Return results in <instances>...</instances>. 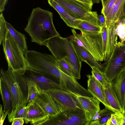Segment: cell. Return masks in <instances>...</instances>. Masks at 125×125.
Returning <instances> with one entry per match:
<instances>
[{
    "label": "cell",
    "mask_w": 125,
    "mask_h": 125,
    "mask_svg": "<svg viewBox=\"0 0 125 125\" xmlns=\"http://www.w3.org/2000/svg\"><path fill=\"white\" fill-rule=\"evenodd\" d=\"M8 30L2 12L0 14V44L2 43Z\"/></svg>",
    "instance_id": "cell-32"
},
{
    "label": "cell",
    "mask_w": 125,
    "mask_h": 125,
    "mask_svg": "<svg viewBox=\"0 0 125 125\" xmlns=\"http://www.w3.org/2000/svg\"><path fill=\"white\" fill-rule=\"evenodd\" d=\"M101 1L102 3V6L103 5L104 3L107 0H100Z\"/></svg>",
    "instance_id": "cell-43"
},
{
    "label": "cell",
    "mask_w": 125,
    "mask_h": 125,
    "mask_svg": "<svg viewBox=\"0 0 125 125\" xmlns=\"http://www.w3.org/2000/svg\"><path fill=\"white\" fill-rule=\"evenodd\" d=\"M24 119L22 118L16 119L12 122V125H22L24 123Z\"/></svg>",
    "instance_id": "cell-36"
},
{
    "label": "cell",
    "mask_w": 125,
    "mask_h": 125,
    "mask_svg": "<svg viewBox=\"0 0 125 125\" xmlns=\"http://www.w3.org/2000/svg\"><path fill=\"white\" fill-rule=\"evenodd\" d=\"M53 16L51 12L40 7L33 9L24 30L32 42L45 46L50 39L60 35L54 25Z\"/></svg>",
    "instance_id": "cell-1"
},
{
    "label": "cell",
    "mask_w": 125,
    "mask_h": 125,
    "mask_svg": "<svg viewBox=\"0 0 125 125\" xmlns=\"http://www.w3.org/2000/svg\"><path fill=\"white\" fill-rule=\"evenodd\" d=\"M106 101L112 108L113 112H123L117 97L112 88L111 83L104 87H102Z\"/></svg>",
    "instance_id": "cell-18"
},
{
    "label": "cell",
    "mask_w": 125,
    "mask_h": 125,
    "mask_svg": "<svg viewBox=\"0 0 125 125\" xmlns=\"http://www.w3.org/2000/svg\"><path fill=\"white\" fill-rule=\"evenodd\" d=\"M111 83L123 110L125 96V70Z\"/></svg>",
    "instance_id": "cell-16"
},
{
    "label": "cell",
    "mask_w": 125,
    "mask_h": 125,
    "mask_svg": "<svg viewBox=\"0 0 125 125\" xmlns=\"http://www.w3.org/2000/svg\"><path fill=\"white\" fill-rule=\"evenodd\" d=\"M125 70V41H116L112 53L106 61L104 73L111 83Z\"/></svg>",
    "instance_id": "cell-8"
},
{
    "label": "cell",
    "mask_w": 125,
    "mask_h": 125,
    "mask_svg": "<svg viewBox=\"0 0 125 125\" xmlns=\"http://www.w3.org/2000/svg\"><path fill=\"white\" fill-rule=\"evenodd\" d=\"M0 94L2 99L4 110L8 112V115L11 113L13 109L12 97L10 91L3 78L0 76Z\"/></svg>",
    "instance_id": "cell-17"
},
{
    "label": "cell",
    "mask_w": 125,
    "mask_h": 125,
    "mask_svg": "<svg viewBox=\"0 0 125 125\" xmlns=\"http://www.w3.org/2000/svg\"><path fill=\"white\" fill-rule=\"evenodd\" d=\"M94 3H98L100 2V0H93Z\"/></svg>",
    "instance_id": "cell-42"
},
{
    "label": "cell",
    "mask_w": 125,
    "mask_h": 125,
    "mask_svg": "<svg viewBox=\"0 0 125 125\" xmlns=\"http://www.w3.org/2000/svg\"><path fill=\"white\" fill-rule=\"evenodd\" d=\"M26 103H22L17 106L12 112L11 114L8 115V119L9 122H12L14 119L18 118H24L26 106Z\"/></svg>",
    "instance_id": "cell-28"
},
{
    "label": "cell",
    "mask_w": 125,
    "mask_h": 125,
    "mask_svg": "<svg viewBox=\"0 0 125 125\" xmlns=\"http://www.w3.org/2000/svg\"><path fill=\"white\" fill-rule=\"evenodd\" d=\"M125 111V98L124 105V108H123V113Z\"/></svg>",
    "instance_id": "cell-44"
},
{
    "label": "cell",
    "mask_w": 125,
    "mask_h": 125,
    "mask_svg": "<svg viewBox=\"0 0 125 125\" xmlns=\"http://www.w3.org/2000/svg\"><path fill=\"white\" fill-rule=\"evenodd\" d=\"M0 72V76L6 82L11 94L13 106L12 112L20 104H27L28 85L23 75L13 70L9 66L6 70L1 69Z\"/></svg>",
    "instance_id": "cell-3"
},
{
    "label": "cell",
    "mask_w": 125,
    "mask_h": 125,
    "mask_svg": "<svg viewBox=\"0 0 125 125\" xmlns=\"http://www.w3.org/2000/svg\"><path fill=\"white\" fill-rule=\"evenodd\" d=\"M57 66L61 71L67 75L74 77L71 68L65 60L62 59L57 60Z\"/></svg>",
    "instance_id": "cell-30"
},
{
    "label": "cell",
    "mask_w": 125,
    "mask_h": 125,
    "mask_svg": "<svg viewBox=\"0 0 125 125\" xmlns=\"http://www.w3.org/2000/svg\"><path fill=\"white\" fill-rule=\"evenodd\" d=\"M101 33L102 34L104 56V60L106 61V51L107 38V29L106 25L101 27Z\"/></svg>",
    "instance_id": "cell-33"
},
{
    "label": "cell",
    "mask_w": 125,
    "mask_h": 125,
    "mask_svg": "<svg viewBox=\"0 0 125 125\" xmlns=\"http://www.w3.org/2000/svg\"><path fill=\"white\" fill-rule=\"evenodd\" d=\"M117 0H107L102 6L101 13L105 18L110 11L112 7Z\"/></svg>",
    "instance_id": "cell-34"
},
{
    "label": "cell",
    "mask_w": 125,
    "mask_h": 125,
    "mask_svg": "<svg viewBox=\"0 0 125 125\" xmlns=\"http://www.w3.org/2000/svg\"><path fill=\"white\" fill-rule=\"evenodd\" d=\"M2 44L8 66L14 71L22 73L27 68L24 53L8 30Z\"/></svg>",
    "instance_id": "cell-6"
},
{
    "label": "cell",
    "mask_w": 125,
    "mask_h": 125,
    "mask_svg": "<svg viewBox=\"0 0 125 125\" xmlns=\"http://www.w3.org/2000/svg\"><path fill=\"white\" fill-rule=\"evenodd\" d=\"M0 125H2L4 123L5 118L8 114L7 112H5L3 110L2 106L1 104L0 105Z\"/></svg>",
    "instance_id": "cell-35"
},
{
    "label": "cell",
    "mask_w": 125,
    "mask_h": 125,
    "mask_svg": "<svg viewBox=\"0 0 125 125\" xmlns=\"http://www.w3.org/2000/svg\"><path fill=\"white\" fill-rule=\"evenodd\" d=\"M92 70V76L95 81L103 87L110 83L107 80L104 73L96 67L90 65Z\"/></svg>",
    "instance_id": "cell-26"
},
{
    "label": "cell",
    "mask_w": 125,
    "mask_h": 125,
    "mask_svg": "<svg viewBox=\"0 0 125 125\" xmlns=\"http://www.w3.org/2000/svg\"><path fill=\"white\" fill-rule=\"evenodd\" d=\"M43 125H79L70 119L66 114L62 111L56 115L49 117Z\"/></svg>",
    "instance_id": "cell-21"
},
{
    "label": "cell",
    "mask_w": 125,
    "mask_h": 125,
    "mask_svg": "<svg viewBox=\"0 0 125 125\" xmlns=\"http://www.w3.org/2000/svg\"><path fill=\"white\" fill-rule=\"evenodd\" d=\"M8 0H0V13L4 10L5 7L8 3Z\"/></svg>",
    "instance_id": "cell-37"
},
{
    "label": "cell",
    "mask_w": 125,
    "mask_h": 125,
    "mask_svg": "<svg viewBox=\"0 0 125 125\" xmlns=\"http://www.w3.org/2000/svg\"><path fill=\"white\" fill-rule=\"evenodd\" d=\"M49 117L42 109L33 101L26 105L24 119L26 124L34 125H43Z\"/></svg>",
    "instance_id": "cell-12"
},
{
    "label": "cell",
    "mask_w": 125,
    "mask_h": 125,
    "mask_svg": "<svg viewBox=\"0 0 125 125\" xmlns=\"http://www.w3.org/2000/svg\"><path fill=\"white\" fill-rule=\"evenodd\" d=\"M73 44L74 49L82 62H85L89 66L91 65L96 67L102 71L104 72L105 66L102 64L100 62L95 60L91 54L82 47L76 45L73 42Z\"/></svg>",
    "instance_id": "cell-19"
},
{
    "label": "cell",
    "mask_w": 125,
    "mask_h": 125,
    "mask_svg": "<svg viewBox=\"0 0 125 125\" xmlns=\"http://www.w3.org/2000/svg\"><path fill=\"white\" fill-rule=\"evenodd\" d=\"M45 46L57 60L64 59L70 66L73 77L81 78L82 62L73 46V42L69 38L60 35L50 38Z\"/></svg>",
    "instance_id": "cell-2"
},
{
    "label": "cell",
    "mask_w": 125,
    "mask_h": 125,
    "mask_svg": "<svg viewBox=\"0 0 125 125\" xmlns=\"http://www.w3.org/2000/svg\"><path fill=\"white\" fill-rule=\"evenodd\" d=\"M107 29V38L106 51V61L110 57L117 41L118 36L116 34L115 24Z\"/></svg>",
    "instance_id": "cell-24"
},
{
    "label": "cell",
    "mask_w": 125,
    "mask_h": 125,
    "mask_svg": "<svg viewBox=\"0 0 125 125\" xmlns=\"http://www.w3.org/2000/svg\"><path fill=\"white\" fill-rule=\"evenodd\" d=\"M98 18L101 27L106 25L105 19L103 15H98Z\"/></svg>",
    "instance_id": "cell-38"
},
{
    "label": "cell",
    "mask_w": 125,
    "mask_h": 125,
    "mask_svg": "<svg viewBox=\"0 0 125 125\" xmlns=\"http://www.w3.org/2000/svg\"><path fill=\"white\" fill-rule=\"evenodd\" d=\"M123 119L121 125H125V111H124L123 113Z\"/></svg>",
    "instance_id": "cell-40"
},
{
    "label": "cell",
    "mask_w": 125,
    "mask_h": 125,
    "mask_svg": "<svg viewBox=\"0 0 125 125\" xmlns=\"http://www.w3.org/2000/svg\"><path fill=\"white\" fill-rule=\"evenodd\" d=\"M47 91L61 107L62 111L85 114L77 99L76 94L59 88L50 89Z\"/></svg>",
    "instance_id": "cell-9"
},
{
    "label": "cell",
    "mask_w": 125,
    "mask_h": 125,
    "mask_svg": "<svg viewBox=\"0 0 125 125\" xmlns=\"http://www.w3.org/2000/svg\"><path fill=\"white\" fill-rule=\"evenodd\" d=\"M6 25L8 31L24 54L28 51L25 35L17 31L10 23L6 21Z\"/></svg>",
    "instance_id": "cell-22"
},
{
    "label": "cell",
    "mask_w": 125,
    "mask_h": 125,
    "mask_svg": "<svg viewBox=\"0 0 125 125\" xmlns=\"http://www.w3.org/2000/svg\"><path fill=\"white\" fill-rule=\"evenodd\" d=\"M27 81L28 87V95L27 102V104L34 100L42 90L34 81L31 80Z\"/></svg>",
    "instance_id": "cell-27"
},
{
    "label": "cell",
    "mask_w": 125,
    "mask_h": 125,
    "mask_svg": "<svg viewBox=\"0 0 125 125\" xmlns=\"http://www.w3.org/2000/svg\"><path fill=\"white\" fill-rule=\"evenodd\" d=\"M122 113L117 112L111 114L106 125H121L123 119Z\"/></svg>",
    "instance_id": "cell-31"
},
{
    "label": "cell",
    "mask_w": 125,
    "mask_h": 125,
    "mask_svg": "<svg viewBox=\"0 0 125 125\" xmlns=\"http://www.w3.org/2000/svg\"><path fill=\"white\" fill-rule=\"evenodd\" d=\"M34 101L49 117L55 116L62 111L61 107L47 91L42 90Z\"/></svg>",
    "instance_id": "cell-11"
},
{
    "label": "cell",
    "mask_w": 125,
    "mask_h": 125,
    "mask_svg": "<svg viewBox=\"0 0 125 125\" xmlns=\"http://www.w3.org/2000/svg\"><path fill=\"white\" fill-rule=\"evenodd\" d=\"M115 32L120 41H125V19L121 18L115 24Z\"/></svg>",
    "instance_id": "cell-29"
},
{
    "label": "cell",
    "mask_w": 125,
    "mask_h": 125,
    "mask_svg": "<svg viewBox=\"0 0 125 125\" xmlns=\"http://www.w3.org/2000/svg\"><path fill=\"white\" fill-rule=\"evenodd\" d=\"M62 7L72 17L84 20L101 27L96 11L92 7L75 0H53Z\"/></svg>",
    "instance_id": "cell-7"
},
{
    "label": "cell",
    "mask_w": 125,
    "mask_h": 125,
    "mask_svg": "<svg viewBox=\"0 0 125 125\" xmlns=\"http://www.w3.org/2000/svg\"><path fill=\"white\" fill-rule=\"evenodd\" d=\"M125 0H117L108 13L105 17L107 28L115 24L122 18Z\"/></svg>",
    "instance_id": "cell-14"
},
{
    "label": "cell",
    "mask_w": 125,
    "mask_h": 125,
    "mask_svg": "<svg viewBox=\"0 0 125 125\" xmlns=\"http://www.w3.org/2000/svg\"><path fill=\"white\" fill-rule=\"evenodd\" d=\"M121 18L124 19H125V3L123 15V17Z\"/></svg>",
    "instance_id": "cell-41"
},
{
    "label": "cell",
    "mask_w": 125,
    "mask_h": 125,
    "mask_svg": "<svg viewBox=\"0 0 125 125\" xmlns=\"http://www.w3.org/2000/svg\"><path fill=\"white\" fill-rule=\"evenodd\" d=\"M77 99L84 112L87 122L89 125L97 112L100 110V102L94 97L76 94Z\"/></svg>",
    "instance_id": "cell-13"
},
{
    "label": "cell",
    "mask_w": 125,
    "mask_h": 125,
    "mask_svg": "<svg viewBox=\"0 0 125 125\" xmlns=\"http://www.w3.org/2000/svg\"><path fill=\"white\" fill-rule=\"evenodd\" d=\"M50 5L57 12L61 18L69 27L77 29L76 19L71 17L62 7L53 0H48Z\"/></svg>",
    "instance_id": "cell-20"
},
{
    "label": "cell",
    "mask_w": 125,
    "mask_h": 125,
    "mask_svg": "<svg viewBox=\"0 0 125 125\" xmlns=\"http://www.w3.org/2000/svg\"><path fill=\"white\" fill-rule=\"evenodd\" d=\"M21 74L26 81L31 80L35 82L42 90L47 91L52 88L61 89L57 80L50 75L28 68Z\"/></svg>",
    "instance_id": "cell-10"
},
{
    "label": "cell",
    "mask_w": 125,
    "mask_h": 125,
    "mask_svg": "<svg viewBox=\"0 0 125 125\" xmlns=\"http://www.w3.org/2000/svg\"><path fill=\"white\" fill-rule=\"evenodd\" d=\"M92 7L93 4V0H75Z\"/></svg>",
    "instance_id": "cell-39"
},
{
    "label": "cell",
    "mask_w": 125,
    "mask_h": 125,
    "mask_svg": "<svg viewBox=\"0 0 125 125\" xmlns=\"http://www.w3.org/2000/svg\"><path fill=\"white\" fill-rule=\"evenodd\" d=\"M27 68L54 78L60 71L57 60L51 54L34 50H28L24 54Z\"/></svg>",
    "instance_id": "cell-5"
},
{
    "label": "cell",
    "mask_w": 125,
    "mask_h": 125,
    "mask_svg": "<svg viewBox=\"0 0 125 125\" xmlns=\"http://www.w3.org/2000/svg\"><path fill=\"white\" fill-rule=\"evenodd\" d=\"M88 78L87 90L93 96L99 100L107 108L113 111L112 108L107 104L105 100L102 86L95 80L92 75H87Z\"/></svg>",
    "instance_id": "cell-15"
},
{
    "label": "cell",
    "mask_w": 125,
    "mask_h": 125,
    "mask_svg": "<svg viewBox=\"0 0 125 125\" xmlns=\"http://www.w3.org/2000/svg\"><path fill=\"white\" fill-rule=\"evenodd\" d=\"M77 29L80 31L89 32H101V27L88 21L80 19H76Z\"/></svg>",
    "instance_id": "cell-25"
},
{
    "label": "cell",
    "mask_w": 125,
    "mask_h": 125,
    "mask_svg": "<svg viewBox=\"0 0 125 125\" xmlns=\"http://www.w3.org/2000/svg\"><path fill=\"white\" fill-rule=\"evenodd\" d=\"M72 35L69 38L74 43L83 48L97 61L104 60V56L101 32L81 31L79 34L74 29H71Z\"/></svg>",
    "instance_id": "cell-4"
},
{
    "label": "cell",
    "mask_w": 125,
    "mask_h": 125,
    "mask_svg": "<svg viewBox=\"0 0 125 125\" xmlns=\"http://www.w3.org/2000/svg\"><path fill=\"white\" fill-rule=\"evenodd\" d=\"M114 113L105 107L97 112L90 123V125H106L111 114Z\"/></svg>",
    "instance_id": "cell-23"
}]
</instances>
